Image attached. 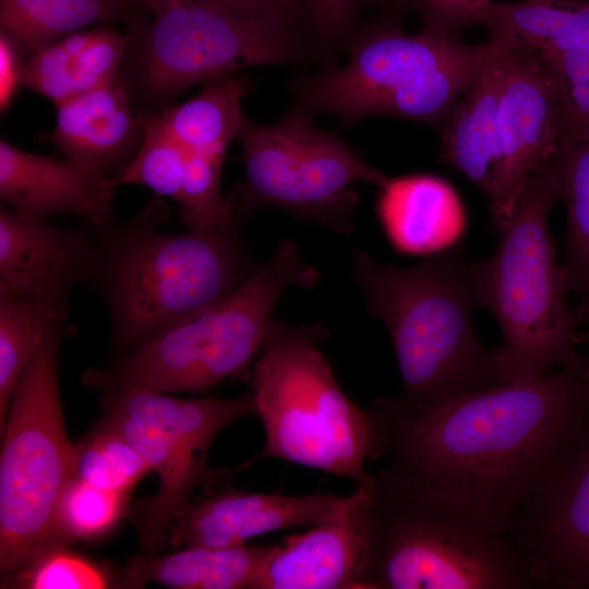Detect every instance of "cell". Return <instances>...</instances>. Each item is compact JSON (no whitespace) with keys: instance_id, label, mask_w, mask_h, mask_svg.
I'll list each match as a JSON object with an SVG mask.
<instances>
[{"instance_id":"cell-1","label":"cell","mask_w":589,"mask_h":589,"mask_svg":"<svg viewBox=\"0 0 589 589\" xmlns=\"http://www.w3.org/2000/svg\"><path fill=\"white\" fill-rule=\"evenodd\" d=\"M388 464L508 532L554 457L589 412V373L557 369L503 382L432 411L371 409Z\"/></svg>"},{"instance_id":"cell-2","label":"cell","mask_w":589,"mask_h":589,"mask_svg":"<svg viewBox=\"0 0 589 589\" xmlns=\"http://www.w3.org/2000/svg\"><path fill=\"white\" fill-rule=\"evenodd\" d=\"M351 277L369 316L386 326L396 353L402 392L383 398L387 405L425 413L504 382L495 349L477 337L471 263L456 248L409 267L383 265L354 251Z\"/></svg>"},{"instance_id":"cell-3","label":"cell","mask_w":589,"mask_h":589,"mask_svg":"<svg viewBox=\"0 0 589 589\" xmlns=\"http://www.w3.org/2000/svg\"><path fill=\"white\" fill-rule=\"evenodd\" d=\"M365 500L364 589L537 588L510 534L387 465Z\"/></svg>"},{"instance_id":"cell-4","label":"cell","mask_w":589,"mask_h":589,"mask_svg":"<svg viewBox=\"0 0 589 589\" xmlns=\"http://www.w3.org/2000/svg\"><path fill=\"white\" fill-rule=\"evenodd\" d=\"M551 158L530 178L497 230L491 257L471 263L476 305L498 322L494 348L504 382L536 380L554 369H585L580 332L568 309L566 276L556 260L549 215L560 201Z\"/></svg>"},{"instance_id":"cell-5","label":"cell","mask_w":589,"mask_h":589,"mask_svg":"<svg viewBox=\"0 0 589 589\" xmlns=\"http://www.w3.org/2000/svg\"><path fill=\"white\" fill-rule=\"evenodd\" d=\"M320 324L274 318L254 362L252 396L265 431L261 458H279L363 483L366 462L381 456L371 410L339 386L320 345Z\"/></svg>"},{"instance_id":"cell-6","label":"cell","mask_w":589,"mask_h":589,"mask_svg":"<svg viewBox=\"0 0 589 589\" xmlns=\"http://www.w3.org/2000/svg\"><path fill=\"white\" fill-rule=\"evenodd\" d=\"M502 52L489 40L466 45L425 27L406 34L387 19L357 35L345 65L298 82L297 108L346 124L388 116L440 129L478 72Z\"/></svg>"},{"instance_id":"cell-7","label":"cell","mask_w":589,"mask_h":589,"mask_svg":"<svg viewBox=\"0 0 589 589\" xmlns=\"http://www.w3.org/2000/svg\"><path fill=\"white\" fill-rule=\"evenodd\" d=\"M240 221L169 235L125 230L96 252L116 338L137 346L237 291L256 272Z\"/></svg>"},{"instance_id":"cell-8","label":"cell","mask_w":589,"mask_h":589,"mask_svg":"<svg viewBox=\"0 0 589 589\" xmlns=\"http://www.w3.org/2000/svg\"><path fill=\"white\" fill-rule=\"evenodd\" d=\"M318 279L297 244L281 240L232 294L135 346L103 380L109 399L132 389L203 392L239 373L257 357L284 291Z\"/></svg>"},{"instance_id":"cell-9","label":"cell","mask_w":589,"mask_h":589,"mask_svg":"<svg viewBox=\"0 0 589 589\" xmlns=\"http://www.w3.org/2000/svg\"><path fill=\"white\" fill-rule=\"evenodd\" d=\"M61 324L51 327L11 395L0 459V567H29L60 548L58 508L75 474L58 385Z\"/></svg>"},{"instance_id":"cell-10","label":"cell","mask_w":589,"mask_h":589,"mask_svg":"<svg viewBox=\"0 0 589 589\" xmlns=\"http://www.w3.org/2000/svg\"><path fill=\"white\" fill-rule=\"evenodd\" d=\"M296 108L276 124L248 118L241 129L245 177L229 197L241 221L276 207L350 233L359 197L356 183L384 187L388 179L335 134L316 128Z\"/></svg>"},{"instance_id":"cell-11","label":"cell","mask_w":589,"mask_h":589,"mask_svg":"<svg viewBox=\"0 0 589 589\" xmlns=\"http://www.w3.org/2000/svg\"><path fill=\"white\" fill-rule=\"evenodd\" d=\"M255 413L252 394L232 399H183L148 389L128 390L111 401L98 429L123 437L159 476V490L139 517L143 549L165 544L168 529L190 504L211 445L227 425Z\"/></svg>"},{"instance_id":"cell-12","label":"cell","mask_w":589,"mask_h":589,"mask_svg":"<svg viewBox=\"0 0 589 589\" xmlns=\"http://www.w3.org/2000/svg\"><path fill=\"white\" fill-rule=\"evenodd\" d=\"M152 14L144 76L157 95L245 67L296 63L305 56L303 22L296 19L244 15L197 0H168Z\"/></svg>"},{"instance_id":"cell-13","label":"cell","mask_w":589,"mask_h":589,"mask_svg":"<svg viewBox=\"0 0 589 589\" xmlns=\"http://www.w3.org/2000/svg\"><path fill=\"white\" fill-rule=\"evenodd\" d=\"M508 533L537 588L589 589V412L549 465Z\"/></svg>"},{"instance_id":"cell-14","label":"cell","mask_w":589,"mask_h":589,"mask_svg":"<svg viewBox=\"0 0 589 589\" xmlns=\"http://www.w3.org/2000/svg\"><path fill=\"white\" fill-rule=\"evenodd\" d=\"M502 62L501 179L490 204L496 231L510 216L530 178L561 148L555 86L541 52L512 49L502 53Z\"/></svg>"},{"instance_id":"cell-15","label":"cell","mask_w":589,"mask_h":589,"mask_svg":"<svg viewBox=\"0 0 589 589\" xmlns=\"http://www.w3.org/2000/svg\"><path fill=\"white\" fill-rule=\"evenodd\" d=\"M96 251L82 230L0 209V296L67 310L70 290L94 273Z\"/></svg>"},{"instance_id":"cell-16","label":"cell","mask_w":589,"mask_h":589,"mask_svg":"<svg viewBox=\"0 0 589 589\" xmlns=\"http://www.w3.org/2000/svg\"><path fill=\"white\" fill-rule=\"evenodd\" d=\"M365 500L361 486L299 534L279 543L256 589H364Z\"/></svg>"},{"instance_id":"cell-17","label":"cell","mask_w":589,"mask_h":589,"mask_svg":"<svg viewBox=\"0 0 589 589\" xmlns=\"http://www.w3.org/2000/svg\"><path fill=\"white\" fill-rule=\"evenodd\" d=\"M116 178L70 159H55L0 141V197L4 207L46 220L70 214L100 226L111 216Z\"/></svg>"},{"instance_id":"cell-18","label":"cell","mask_w":589,"mask_h":589,"mask_svg":"<svg viewBox=\"0 0 589 589\" xmlns=\"http://www.w3.org/2000/svg\"><path fill=\"white\" fill-rule=\"evenodd\" d=\"M341 498L342 495L322 492L305 495L224 492L189 504L173 521L171 543L176 546L242 545L256 536L313 525L329 515Z\"/></svg>"},{"instance_id":"cell-19","label":"cell","mask_w":589,"mask_h":589,"mask_svg":"<svg viewBox=\"0 0 589 589\" xmlns=\"http://www.w3.org/2000/svg\"><path fill=\"white\" fill-rule=\"evenodd\" d=\"M380 190L377 218L397 252L428 256L456 248L461 241L466 211L445 179L413 173L388 179Z\"/></svg>"},{"instance_id":"cell-20","label":"cell","mask_w":589,"mask_h":589,"mask_svg":"<svg viewBox=\"0 0 589 589\" xmlns=\"http://www.w3.org/2000/svg\"><path fill=\"white\" fill-rule=\"evenodd\" d=\"M502 53L478 72L440 128L441 160L471 181L490 204L497 195L502 166L498 134Z\"/></svg>"},{"instance_id":"cell-21","label":"cell","mask_w":589,"mask_h":589,"mask_svg":"<svg viewBox=\"0 0 589 589\" xmlns=\"http://www.w3.org/2000/svg\"><path fill=\"white\" fill-rule=\"evenodd\" d=\"M50 140L71 161L115 178L134 135L143 130L132 116L123 84L116 81L56 106Z\"/></svg>"},{"instance_id":"cell-22","label":"cell","mask_w":589,"mask_h":589,"mask_svg":"<svg viewBox=\"0 0 589 589\" xmlns=\"http://www.w3.org/2000/svg\"><path fill=\"white\" fill-rule=\"evenodd\" d=\"M127 38L112 29L77 31L32 55L20 82L56 106L118 79Z\"/></svg>"},{"instance_id":"cell-23","label":"cell","mask_w":589,"mask_h":589,"mask_svg":"<svg viewBox=\"0 0 589 589\" xmlns=\"http://www.w3.org/2000/svg\"><path fill=\"white\" fill-rule=\"evenodd\" d=\"M468 23L484 27L489 41L504 51L560 52L589 46V0H478L468 11Z\"/></svg>"},{"instance_id":"cell-24","label":"cell","mask_w":589,"mask_h":589,"mask_svg":"<svg viewBox=\"0 0 589 589\" xmlns=\"http://www.w3.org/2000/svg\"><path fill=\"white\" fill-rule=\"evenodd\" d=\"M278 544L191 545L159 557H137L128 574L140 585L153 581L175 589H256Z\"/></svg>"},{"instance_id":"cell-25","label":"cell","mask_w":589,"mask_h":589,"mask_svg":"<svg viewBox=\"0 0 589 589\" xmlns=\"http://www.w3.org/2000/svg\"><path fill=\"white\" fill-rule=\"evenodd\" d=\"M250 91L243 77L220 76L207 82L195 97L155 118L188 152L225 156L247 120L241 103Z\"/></svg>"},{"instance_id":"cell-26","label":"cell","mask_w":589,"mask_h":589,"mask_svg":"<svg viewBox=\"0 0 589 589\" xmlns=\"http://www.w3.org/2000/svg\"><path fill=\"white\" fill-rule=\"evenodd\" d=\"M123 0H0V26L29 56L120 13Z\"/></svg>"},{"instance_id":"cell-27","label":"cell","mask_w":589,"mask_h":589,"mask_svg":"<svg viewBox=\"0 0 589 589\" xmlns=\"http://www.w3.org/2000/svg\"><path fill=\"white\" fill-rule=\"evenodd\" d=\"M552 163L566 209L562 265L567 287L580 303H589V139L561 147Z\"/></svg>"},{"instance_id":"cell-28","label":"cell","mask_w":589,"mask_h":589,"mask_svg":"<svg viewBox=\"0 0 589 589\" xmlns=\"http://www.w3.org/2000/svg\"><path fill=\"white\" fill-rule=\"evenodd\" d=\"M65 313L34 300L0 296V431L19 377L46 333L62 324Z\"/></svg>"},{"instance_id":"cell-29","label":"cell","mask_w":589,"mask_h":589,"mask_svg":"<svg viewBox=\"0 0 589 589\" xmlns=\"http://www.w3.org/2000/svg\"><path fill=\"white\" fill-rule=\"evenodd\" d=\"M149 471L143 457L115 432L97 428L76 446L74 476L94 486L129 495Z\"/></svg>"},{"instance_id":"cell-30","label":"cell","mask_w":589,"mask_h":589,"mask_svg":"<svg viewBox=\"0 0 589 589\" xmlns=\"http://www.w3.org/2000/svg\"><path fill=\"white\" fill-rule=\"evenodd\" d=\"M143 141L136 156L117 177V182L144 184L157 194L180 201L189 152L156 120H143Z\"/></svg>"},{"instance_id":"cell-31","label":"cell","mask_w":589,"mask_h":589,"mask_svg":"<svg viewBox=\"0 0 589 589\" xmlns=\"http://www.w3.org/2000/svg\"><path fill=\"white\" fill-rule=\"evenodd\" d=\"M541 55L555 86L560 146L589 139V46Z\"/></svg>"},{"instance_id":"cell-32","label":"cell","mask_w":589,"mask_h":589,"mask_svg":"<svg viewBox=\"0 0 589 589\" xmlns=\"http://www.w3.org/2000/svg\"><path fill=\"white\" fill-rule=\"evenodd\" d=\"M224 158L223 155L188 154L179 203L189 230L220 228L236 220L231 201L220 193Z\"/></svg>"},{"instance_id":"cell-33","label":"cell","mask_w":589,"mask_h":589,"mask_svg":"<svg viewBox=\"0 0 589 589\" xmlns=\"http://www.w3.org/2000/svg\"><path fill=\"white\" fill-rule=\"evenodd\" d=\"M128 497L74 476L65 486L58 508L62 539H91L107 532L122 516Z\"/></svg>"},{"instance_id":"cell-34","label":"cell","mask_w":589,"mask_h":589,"mask_svg":"<svg viewBox=\"0 0 589 589\" xmlns=\"http://www.w3.org/2000/svg\"><path fill=\"white\" fill-rule=\"evenodd\" d=\"M26 585L32 589H99L107 577L94 564L57 548L31 565Z\"/></svg>"},{"instance_id":"cell-35","label":"cell","mask_w":589,"mask_h":589,"mask_svg":"<svg viewBox=\"0 0 589 589\" xmlns=\"http://www.w3.org/2000/svg\"><path fill=\"white\" fill-rule=\"evenodd\" d=\"M311 29L323 48H335L349 35L363 0H304Z\"/></svg>"},{"instance_id":"cell-36","label":"cell","mask_w":589,"mask_h":589,"mask_svg":"<svg viewBox=\"0 0 589 589\" xmlns=\"http://www.w3.org/2000/svg\"><path fill=\"white\" fill-rule=\"evenodd\" d=\"M478 0H411L424 22L425 28L438 34L459 38L462 28L468 27V11Z\"/></svg>"},{"instance_id":"cell-37","label":"cell","mask_w":589,"mask_h":589,"mask_svg":"<svg viewBox=\"0 0 589 589\" xmlns=\"http://www.w3.org/2000/svg\"><path fill=\"white\" fill-rule=\"evenodd\" d=\"M200 2L244 15L283 16L308 21L304 0H197ZM311 25V24H310Z\"/></svg>"},{"instance_id":"cell-38","label":"cell","mask_w":589,"mask_h":589,"mask_svg":"<svg viewBox=\"0 0 589 589\" xmlns=\"http://www.w3.org/2000/svg\"><path fill=\"white\" fill-rule=\"evenodd\" d=\"M20 49L4 33L0 32V109L7 111L21 85Z\"/></svg>"},{"instance_id":"cell-39","label":"cell","mask_w":589,"mask_h":589,"mask_svg":"<svg viewBox=\"0 0 589 589\" xmlns=\"http://www.w3.org/2000/svg\"><path fill=\"white\" fill-rule=\"evenodd\" d=\"M364 2L376 5L388 20L396 23L402 19L411 8V0H363Z\"/></svg>"},{"instance_id":"cell-40","label":"cell","mask_w":589,"mask_h":589,"mask_svg":"<svg viewBox=\"0 0 589 589\" xmlns=\"http://www.w3.org/2000/svg\"><path fill=\"white\" fill-rule=\"evenodd\" d=\"M574 311L580 332V345L586 347L582 356L586 371L589 373V303H580Z\"/></svg>"},{"instance_id":"cell-41","label":"cell","mask_w":589,"mask_h":589,"mask_svg":"<svg viewBox=\"0 0 589 589\" xmlns=\"http://www.w3.org/2000/svg\"><path fill=\"white\" fill-rule=\"evenodd\" d=\"M123 1L127 2L128 4L131 2L143 4L144 7L148 9L151 13H153L168 0H123Z\"/></svg>"}]
</instances>
